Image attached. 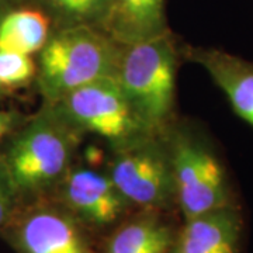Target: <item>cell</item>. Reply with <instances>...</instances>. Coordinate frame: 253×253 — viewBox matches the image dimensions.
<instances>
[{
    "mask_svg": "<svg viewBox=\"0 0 253 253\" xmlns=\"http://www.w3.org/2000/svg\"><path fill=\"white\" fill-rule=\"evenodd\" d=\"M84 134L52 103H42L1 142L18 204L49 197L72 169Z\"/></svg>",
    "mask_w": 253,
    "mask_h": 253,
    "instance_id": "1",
    "label": "cell"
},
{
    "mask_svg": "<svg viewBox=\"0 0 253 253\" xmlns=\"http://www.w3.org/2000/svg\"><path fill=\"white\" fill-rule=\"evenodd\" d=\"M183 59L172 31L123 45L114 79L148 131L161 135L174 123L176 83Z\"/></svg>",
    "mask_w": 253,
    "mask_h": 253,
    "instance_id": "2",
    "label": "cell"
},
{
    "mask_svg": "<svg viewBox=\"0 0 253 253\" xmlns=\"http://www.w3.org/2000/svg\"><path fill=\"white\" fill-rule=\"evenodd\" d=\"M123 45L99 27L54 30L37 54L34 84L42 103L69 91L114 78Z\"/></svg>",
    "mask_w": 253,
    "mask_h": 253,
    "instance_id": "3",
    "label": "cell"
},
{
    "mask_svg": "<svg viewBox=\"0 0 253 253\" xmlns=\"http://www.w3.org/2000/svg\"><path fill=\"white\" fill-rule=\"evenodd\" d=\"M172 159L176 201L184 219L234 204L225 162L207 132L189 121L165 132Z\"/></svg>",
    "mask_w": 253,
    "mask_h": 253,
    "instance_id": "4",
    "label": "cell"
},
{
    "mask_svg": "<svg viewBox=\"0 0 253 253\" xmlns=\"http://www.w3.org/2000/svg\"><path fill=\"white\" fill-rule=\"evenodd\" d=\"M110 179L132 207L168 211L177 206L172 159L165 134L113 151Z\"/></svg>",
    "mask_w": 253,
    "mask_h": 253,
    "instance_id": "5",
    "label": "cell"
},
{
    "mask_svg": "<svg viewBox=\"0 0 253 253\" xmlns=\"http://www.w3.org/2000/svg\"><path fill=\"white\" fill-rule=\"evenodd\" d=\"M52 104L84 135L100 136L113 151L154 135L138 118L114 78L82 86Z\"/></svg>",
    "mask_w": 253,
    "mask_h": 253,
    "instance_id": "6",
    "label": "cell"
},
{
    "mask_svg": "<svg viewBox=\"0 0 253 253\" xmlns=\"http://www.w3.org/2000/svg\"><path fill=\"white\" fill-rule=\"evenodd\" d=\"M0 236L16 253H96L89 229L51 196L18 204Z\"/></svg>",
    "mask_w": 253,
    "mask_h": 253,
    "instance_id": "7",
    "label": "cell"
},
{
    "mask_svg": "<svg viewBox=\"0 0 253 253\" xmlns=\"http://www.w3.org/2000/svg\"><path fill=\"white\" fill-rule=\"evenodd\" d=\"M51 197L68 208L89 231L120 224L132 207L109 173L87 166H73Z\"/></svg>",
    "mask_w": 253,
    "mask_h": 253,
    "instance_id": "8",
    "label": "cell"
},
{
    "mask_svg": "<svg viewBox=\"0 0 253 253\" xmlns=\"http://www.w3.org/2000/svg\"><path fill=\"white\" fill-rule=\"evenodd\" d=\"M183 59L200 65L229 101L238 117L253 128V62L212 46H181Z\"/></svg>",
    "mask_w": 253,
    "mask_h": 253,
    "instance_id": "9",
    "label": "cell"
},
{
    "mask_svg": "<svg viewBox=\"0 0 253 253\" xmlns=\"http://www.w3.org/2000/svg\"><path fill=\"white\" fill-rule=\"evenodd\" d=\"M244 219L235 204L184 219L176 234L177 253H239Z\"/></svg>",
    "mask_w": 253,
    "mask_h": 253,
    "instance_id": "10",
    "label": "cell"
},
{
    "mask_svg": "<svg viewBox=\"0 0 253 253\" xmlns=\"http://www.w3.org/2000/svg\"><path fill=\"white\" fill-rule=\"evenodd\" d=\"M101 28L121 45L148 41L172 31L166 0H111Z\"/></svg>",
    "mask_w": 253,
    "mask_h": 253,
    "instance_id": "11",
    "label": "cell"
},
{
    "mask_svg": "<svg viewBox=\"0 0 253 253\" xmlns=\"http://www.w3.org/2000/svg\"><path fill=\"white\" fill-rule=\"evenodd\" d=\"M176 234L163 218V211L141 210L118 224L104 253H168L174 246Z\"/></svg>",
    "mask_w": 253,
    "mask_h": 253,
    "instance_id": "12",
    "label": "cell"
},
{
    "mask_svg": "<svg viewBox=\"0 0 253 253\" xmlns=\"http://www.w3.org/2000/svg\"><path fill=\"white\" fill-rule=\"evenodd\" d=\"M52 33L49 20L31 6H21L0 20V49L37 55Z\"/></svg>",
    "mask_w": 253,
    "mask_h": 253,
    "instance_id": "13",
    "label": "cell"
},
{
    "mask_svg": "<svg viewBox=\"0 0 253 253\" xmlns=\"http://www.w3.org/2000/svg\"><path fill=\"white\" fill-rule=\"evenodd\" d=\"M111 0H26L45 16L52 31L78 27L101 28Z\"/></svg>",
    "mask_w": 253,
    "mask_h": 253,
    "instance_id": "14",
    "label": "cell"
},
{
    "mask_svg": "<svg viewBox=\"0 0 253 253\" xmlns=\"http://www.w3.org/2000/svg\"><path fill=\"white\" fill-rule=\"evenodd\" d=\"M36 75L37 63L31 55L0 49V86L9 94L34 83Z\"/></svg>",
    "mask_w": 253,
    "mask_h": 253,
    "instance_id": "15",
    "label": "cell"
},
{
    "mask_svg": "<svg viewBox=\"0 0 253 253\" xmlns=\"http://www.w3.org/2000/svg\"><path fill=\"white\" fill-rule=\"evenodd\" d=\"M17 206L18 200L16 190L13 187L11 179L0 155V232L9 222L10 217L13 215Z\"/></svg>",
    "mask_w": 253,
    "mask_h": 253,
    "instance_id": "16",
    "label": "cell"
},
{
    "mask_svg": "<svg viewBox=\"0 0 253 253\" xmlns=\"http://www.w3.org/2000/svg\"><path fill=\"white\" fill-rule=\"evenodd\" d=\"M26 116L17 110H0V144L16 128L26 121Z\"/></svg>",
    "mask_w": 253,
    "mask_h": 253,
    "instance_id": "17",
    "label": "cell"
},
{
    "mask_svg": "<svg viewBox=\"0 0 253 253\" xmlns=\"http://www.w3.org/2000/svg\"><path fill=\"white\" fill-rule=\"evenodd\" d=\"M26 4V0H0V20L10 11Z\"/></svg>",
    "mask_w": 253,
    "mask_h": 253,
    "instance_id": "18",
    "label": "cell"
},
{
    "mask_svg": "<svg viewBox=\"0 0 253 253\" xmlns=\"http://www.w3.org/2000/svg\"><path fill=\"white\" fill-rule=\"evenodd\" d=\"M7 96H9V93H7V91L4 90V89H3V87L0 86V100L4 99V97H7Z\"/></svg>",
    "mask_w": 253,
    "mask_h": 253,
    "instance_id": "19",
    "label": "cell"
},
{
    "mask_svg": "<svg viewBox=\"0 0 253 253\" xmlns=\"http://www.w3.org/2000/svg\"><path fill=\"white\" fill-rule=\"evenodd\" d=\"M168 253H177V251H176V249H174V246H173L172 249H170V251H169Z\"/></svg>",
    "mask_w": 253,
    "mask_h": 253,
    "instance_id": "20",
    "label": "cell"
}]
</instances>
